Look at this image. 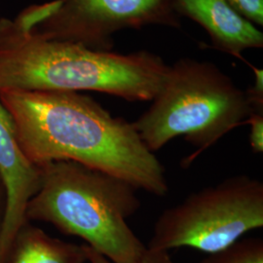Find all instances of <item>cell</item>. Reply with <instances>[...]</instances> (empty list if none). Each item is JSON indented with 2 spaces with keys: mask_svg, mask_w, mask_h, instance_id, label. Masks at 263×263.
Segmentation results:
<instances>
[{
  "mask_svg": "<svg viewBox=\"0 0 263 263\" xmlns=\"http://www.w3.org/2000/svg\"><path fill=\"white\" fill-rule=\"evenodd\" d=\"M252 113L246 92L216 66L181 60L169 66L151 107L133 124L153 153L178 137L201 152L247 124Z\"/></svg>",
  "mask_w": 263,
  "mask_h": 263,
  "instance_id": "obj_4",
  "label": "cell"
},
{
  "mask_svg": "<svg viewBox=\"0 0 263 263\" xmlns=\"http://www.w3.org/2000/svg\"><path fill=\"white\" fill-rule=\"evenodd\" d=\"M176 13L194 20L210 34L214 46L243 59L241 53L263 46V34L227 0H172Z\"/></svg>",
  "mask_w": 263,
  "mask_h": 263,
  "instance_id": "obj_8",
  "label": "cell"
},
{
  "mask_svg": "<svg viewBox=\"0 0 263 263\" xmlns=\"http://www.w3.org/2000/svg\"><path fill=\"white\" fill-rule=\"evenodd\" d=\"M5 207H6V197H5V190L2 183V180L0 179V232L2 229L3 219L5 215Z\"/></svg>",
  "mask_w": 263,
  "mask_h": 263,
  "instance_id": "obj_15",
  "label": "cell"
},
{
  "mask_svg": "<svg viewBox=\"0 0 263 263\" xmlns=\"http://www.w3.org/2000/svg\"><path fill=\"white\" fill-rule=\"evenodd\" d=\"M175 14L172 0H62L56 13L31 30L104 51L113 32L149 24L175 26Z\"/></svg>",
  "mask_w": 263,
  "mask_h": 263,
  "instance_id": "obj_6",
  "label": "cell"
},
{
  "mask_svg": "<svg viewBox=\"0 0 263 263\" xmlns=\"http://www.w3.org/2000/svg\"><path fill=\"white\" fill-rule=\"evenodd\" d=\"M247 124H250V145L254 153L263 152V113L251 114Z\"/></svg>",
  "mask_w": 263,
  "mask_h": 263,
  "instance_id": "obj_13",
  "label": "cell"
},
{
  "mask_svg": "<svg viewBox=\"0 0 263 263\" xmlns=\"http://www.w3.org/2000/svg\"><path fill=\"white\" fill-rule=\"evenodd\" d=\"M84 245L67 243L48 235L28 221L15 239L9 263H85Z\"/></svg>",
  "mask_w": 263,
  "mask_h": 263,
  "instance_id": "obj_9",
  "label": "cell"
},
{
  "mask_svg": "<svg viewBox=\"0 0 263 263\" xmlns=\"http://www.w3.org/2000/svg\"><path fill=\"white\" fill-rule=\"evenodd\" d=\"M230 5L252 24L263 25V0H227Z\"/></svg>",
  "mask_w": 263,
  "mask_h": 263,
  "instance_id": "obj_11",
  "label": "cell"
},
{
  "mask_svg": "<svg viewBox=\"0 0 263 263\" xmlns=\"http://www.w3.org/2000/svg\"><path fill=\"white\" fill-rule=\"evenodd\" d=\"M199 263H263V241L258 238L239 239Z\"/></svg>",
  "mask_w": 263,
  "mask_h": 263,
  "instance_id": "obj_10",
  "label": "cell"
},
{
  "mask_svg": "<svg viewBox=\"0 0 263 263\" xmlns=\"http://www.w3.org/2000/svg\"><path fill=\"white\" fill-rule=\"evenodd\" d=\"M40 169L41 186L28 203V221L77 236L112 263H174L168 253L151 252L127 223L141 205L131 183L74 161Z\"/></svg>",
  "mask_w": 263,
  "mask_h": 263,
  "instance_id": "obj_3",
  "label": "cell"
},
{
  "mask_svg": "<svg viewBox=\"0 0 263 263\" xmlns=\"http://www.w3.org/2000/svg\"><path fill=\"white\" fill-rule=\"evenodd\" d=\"M169 66L146 52L119 55L52 40L0 20V91H98L152 101Z\"/></svg>",
  "mask_w": 263,
  "mask_h": 263,
  "instance_id": "obj_2",
  "label": "cell"
},
{
  "mask_svg": "<svg viewBox=\"0 0 263 263\" xmlns=\"http://www.w3.org/2000/svg\"><path fill=\"white\" fill-rule=\"evenodd\" d=\"M254 72V83L246 94L252 106L253 113L263 112V71L257 67L252 66Z\"/></svg>",
  "mask_w": 263,
  "mask_h": 263,
  "instance_id": "obj_12",
  "label": "cell"
},
{
  "mask_svg": "<svg viewBox=\"0 0 263 263\" xmlns=\"http://www.w3.org/2000/svg\"><path fill=\"white\" fill-rule=\"evenodd\" d=\"M25 155L41 167L74 161L158 197L169 191L165 169L133 123L90 97L68 91H0Z\"/></svg>",
  "mask_w": 263,
  "mask_h": 263,
  "instance_id": "obj_1",
  "label": "cell"
},
{
  "mask_svg": "<svg viewBox=\"0 0 263 263\" xmlns=\"http://www.w3.org/2000/svg\"><path fill=\"white\" fill-rule=\"evenodd\" d=\"M262 226V181L237 175L165 210L154 224L147 248L168 253L189 247L214 254Z\"/></svg>",
  "mask_w": 263,
  "mask_h": 263,
  "instance_id": "obj_5",
  "label": "cell"
},
{
  "mask_svg": "<svg viewBox=\"0 0 263 263\" xmlns=\"http://www.w3.org/2000/svg\"><path fill=\"white\" fill-rule=\"evenodd\" d=\"M0 179L6 207L0 232V263H9L15 239L28 220L29 201L41 186V169L28 160L20 145L15 123L0 102Z\"/></svg>",
  "mask_w": 263,
  "mask_h": 263,
  "instance_id": "obj_7",
  "label": "cell"
},
{
  "mask_svg": "<svg viewBox=\"0 0 263 263\" xmlns=\"http://www.w3.org/2000/svg\"><path fill=\"white\" fill-rule=\"evenodd\" d=\"M84 250L87 256V261L90 263H112L107 258H105L104 255L97 253L95 250L87 245H84Z\"/></svg>",
  "mask_w": 263,
  "mask_h": 263,
  "instance_id": "obj_14",
  "label": "cell"
}]
</instances>
